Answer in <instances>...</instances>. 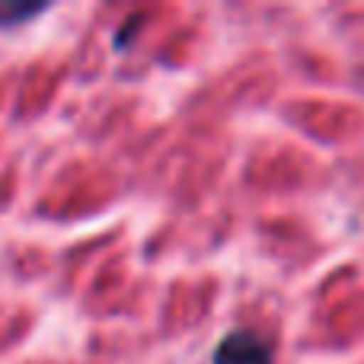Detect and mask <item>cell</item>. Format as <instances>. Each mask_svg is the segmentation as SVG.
I'll use <instances>...</instances> for the list:
<instances>
[{
	"mask_svg": "<svg viewBox=\"0 0 364 364\" xmlns=\"http://www.w3.org/2000/svg\"><path fill=\"white\" fill-rule=\"evenodd\" d=\"M214 364H272V346L259 333H230L214 352Z\"/></svg>",
	"mask_w": 364,
	"mask_h": 364,
	"instance_id": "6da1fadb",
	"label": "cell"
},
{
	"mask_svg": "<svg viewBox=\"0 0 364 364\" xmlns=\"http://www.w3.org/2000/svg\"><path fill=\"white\" fill-rule=\"evenodd\" d=\"M38 10H42V6H13V10H4V6H0V23H4V19H26Z\"/></svg>",
	"mask_w": 364,
	"mask_h": 364,
	"instance_id": "7a4b0ae2",
	"label": "cell"
}]
</instances>
